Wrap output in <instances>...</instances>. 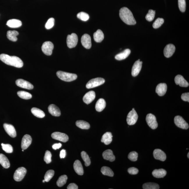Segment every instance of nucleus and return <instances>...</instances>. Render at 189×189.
<instances>
[{
  "label": "nucleus",
  "instance_id": "1",
  "mask_svg": "<svg viewBox=\"0 0 189 189\" xmlns=\"http://www.w3.org/2000/svg\"><path fill=\"white\" fill-rule=\"evenodd\" d=\"M0 60L6 65L13 66L17 68H22L23 66V62L18 57L10 56V55L2 54L0 55Z\"/></svg>",
  "mask_w": 189,
  "mask_h": 189
},
{
  "label": "nucleus",
  "instance_id": "2",
  "mask_svg": "<svg viewBox=\"0 0 189 189\" xmlns=\"http://www.w3.org/2000/svg\"><path fill=\"white\" fill-rule=\"evenodd\" d=\"M119 16L123 21L127 25H135L136 23L133 13L127 8H121L119 11Z\"/></svg>",
  "mask_w": 189,
  "mask_h": 189
},
{
  "label": "nucleus",
  "instance_id": "3",
  "mask_svg": "<svg viewBox=\"0 0 189 189\" xmlns=\"http://www.w3.org/2000/svg\"><path fill=\"white\" fill-rule=\"evenodd\" d=\"M56 75L59 78L66 82H71L77 78V75L74 74L59 71L56 73Z\"/></svg>",
  "mask_w": 189,
  "mask_h": 189
},
{
  "label": "nucleus",
  "instance_id": "4",
  "mask_svg": "<svg viewBox=\"0 0 189 189\" xmlns=\"http://www.w3.org/2000/svg\"><path fill=\"white\" fill-rule=\"evenodd\" d=\"M105 80L102 78L98 77L93 79L89 81L86 84L87 89H91L101 85L105 83Z\"/></svg>",
  "mask_w": 189,
  "mask_h": 189
},
{
  "label": "nucleus",
  "instance_id": "5",
  "mask_svg": "<svg viewBox=\"0 0 189 189\" xmlns=\"http://www.w3.org/2000/svg\"><path fill=\"white\" fill-rule=\"evenodd\" d=\"M78 38L77 34L73 33L71 35L68 36L67 39V43L68 47L72 48L75 47L77 45Z\"/></svg>",
  "mask_w": 189,
  "mask_h": 189
},
{
  "label": "nucleus",
  "instance_id": "6",
  "mask_svg": "<svg viewBox=\"0 0 189 189\" xmlns=\"http://www.w3.org/2000/svg\"><path fill=\"white\" fill-rule=\"evenodd\" d=\"M138 119V115L134 108L130 111L127 116L126 121L129 126L133 125L136 123Z\"/></svg>",
  "mask_w": 189,
  "mask_h": 189
},
{
  "label": "nucleus",
  "instance_id": "7",
  "mask_svg": "<svg viewBox=\"0 0 189 189\" xmlns=\"http://www.w3.org/2000/svg\"><path fill=\"white\" fill-rule=\"evenodd\" d=\"M27 172V169L24 167L18 168L14 174V179L16 181H20L23 179Z\"/></svg>",
  "mask_w": 189,
  "mask_h": 189
},
{
  "label": "nucleus",
  "instance_id": "8",
  "mask_svg": "<svg viewBox=\"0 0 189 189\" xmlns=\"http://www.w3.org/2000/svg\"><path fill=\"white\" fill-rule=\"evenodd\" d=\"M148 125L152 129H155L158 126L155 116L151 114H147L146 118Z\"/></svg>",
  "mask_w": 189,
  "mask_h": 189
},
{
  "label": "nucleus",
  "instance_id": "9",
  "mask_svg": "<svg viewBox=\"0 0 189 189\" xmlns=\"http://www.w3.org/2000/svg\"><path fill=\"white\" fill-rule=\"evenodd\" d=\"M174 122L175 124L179 128L186 130L189 128L188 124L180 116H177L175 117Z\"/></svg>",
  "mask_w": 189,
  "mask_h": 189
},
{
  "label": "nucleus",
  "instance_id": "10",
  "mask_svg": "<svg viewBox=\"0 0 189 189\" xmlns=\"http://www.w3.org/2000/svg\"><path fill=\"white\" fill-rule=\"evenodd\" d=\"M53 48L54 45L53 43L49 41H46L43 43L41 47L43 52L47 55H52Z\"/></svg>",
  "mask_w": 189,
  "mask_h": 189
},
{
  "label": "nucleus",
  "instance_id": "11",
  "mask_svg": "<svg viewBox=\"0 0 189 189\" xmlns=\"http://www.w3.org/2000/svg\"><path fill=\"white\" fill-rule=\"evenodd\" d=\"M51 136L54 139L58 140L64 143H66L69 139L68 136L66 134L58 132L53 133L52 134Z\"/></svg>",
  "mask_w": 189,
  "mask_h": 189
},
{
  "label": "nucleus",
  "instance_id": "12",
  "mask_svg": "<svg viewBox=\"0 0 189 189\" xmlns=\"http://www.w3.org/2000/svg\"><path fill=\"white\" fill-rule=\"evenodd\" d=\"M142 62L140 59L136 61L133 65L132 69L131 74L133 77H135L139 73L142 67Z\"/></svg>",
  "mask_w": 189,
  "mask_h": 189
},
{
  "label": "nucleus",
  "instance_id": "13",
  "mask_svg": "<svg viewBox=\"0 0 189 189\" xmlns=\"http://www.w3.org/2000/svg\"><path fill=\"white\" fill-rule=\"evenodd\" d=\"M17 85L19 87L29 90L32 89L33 86L30 82L22 79L17 80L15 82Z\"/></svg>",
  "mask_w": 189,
  "mask_h": 189
},
{
  "label": "nucleus",
  "instance_id": "14",
  "mask_svg": "<svg viewBox=\"0 0 189 189\" xmlns=\"http://www.w3.org/2000/svg\"><path fill=\"white\" fill-rule=\"evenodd\" d=\"M81 42L83 46L86 49H89L91 47V38L89 35L84 34L81 38Z\"/></svg>",
  "mask_w": 189,
  "mask_h": 189
},
{
  "label": "nucleus",
  "instance_id": "15",
  "mask_svg": "<svg viewBox=\"0 0 189 189\" xmlns=\"http://www.w3.org/2000/svg\"><path fill=\"white\" fill-rule=\"evenodd\" d=\"M153 155L154 158L155 159L162 162L165 161L166 159V154L160 149H156L154 150Z\"/></svg>",
  "mask_w": 189,
  "mask_h": 189
},
{
  "label": "nucleus",
  "instance_id": "16",
  "mask_svg": "<svg viewBox=\"0 0 189 189\" xmlns=\"http://www.w3.org/2000/svg\"><path fill=\"white\" fill-rule=\"evenodd\" d=\"M175 50H176V47L173 44H169L167 45L164 49V56L166 58H170L172 56L174 53Z\"/></svg>",
  "mask_w": 189,
  "mask_h": 189
},
{
  "label": "nucleus",
  "instance_id": "17",
  "mask_svg": "<svg viewBox=\"0 0 189 189\" xmlns=\"http://www.w3.org/2000/svg\"><path fill=\"white\" fill-rule=\"evenodd\" d=\"M5 131L11 137L15 138L16 137V130L14 126L11 124L5 123L3 125Z\"/></svg>",
  "mask_w": 189,
  "mask_h": 189
},
{
  "label": "nucleus",
  "instance_id": "18",
  "mask_svg": "<svg viewBox=\"0 0 189 189\" xmlns=\"http://www.w3.org/2000/svg\"><path fill=\"white\" fill-rule=\"evenodd\" d=\"M32 142V138L30 135H25L22 138L21 147L22 149L26 150L31 144Z\"/></svg>",
  "mask_w": 189,
  "mask_h": 189
},
{
  "label": "nucleus",
  "instance_id": "19",
  "mask_svg": "<svg viewBox=\"0 0 189 189\" xmlns=\"http://www.w3.org/2000/svg\"><path fill=\"white\" fill-rule=\"evenodd\" d=\"M95 93L94 91H91L86 93L83 97V101L88 105L93 102L95 98Z\"/></svg>",
  "mask_w": 189,
  "mask_h": 189
},
{
  "label": "nucleus",
  "instance_id": "20",
  "mask_svg": "<svg viewBox=\"0 0 189 189\" xmlns=\"http://www.w3.org/2000/svg\"><path fill=\"white\" fill-rule=\"evenodd\" d=\"M175 82L177 85H179L181 87H187L189 86L188 82L185 80L184 77L180 75H178L175 78Z\"/></svg>",
  "mask_w": 189,
  "mask_h": 189
},
{
  "label": "nucleus",
  "instance_id": "21",
  "mask_svg": "<svg viewBox=\"0 0 189 189\" xmlns=\"http://www.w3.org/2000/svg\"><path fill=\"white\" fill-rule=\"evenodd\" d=\"M167 90V85L165 83H160L156 88V93L159 96H162L165 94Z\"/></svg>",
  "mask_w": 189,
  "mask_h": 189
},
{
  "label": "nucleus",
  "instance_id": "22",
  "mask_svg": "<svg viewBox=\"0 0 189 189\" xmlns=\"http://www.w3.org/2000/svg\"><path fill=\"white\" fill-rule=\"evenodd\" d=\"M48 112L50 113L54 116L59 117L61 115L60 110L58 107L54 105H50L48 107Z\"/></svg>",
  "mask_w": 189,
  "mask_h": 189
},
{
  "label": "nucleus",
  "instance_id": "23",
  "mask_svg": "<svg viewBox=\"0 0 189 189\" xmlns=\"http://www.w3.org/2000/svg\"><path fill=\"white\" fill-rule=\"evenodd\" d=\"M74 169L75 172L80 176L84 174V171L81 163L79 160H76L74 164Z\"/></svg>",
  "mask_w": 189,
  "mask_h": 189
},
{
  "label": "nucleus",
  "instance_id": "24",
  "mask_svg": "<svg viewBox=\"0 0 189 189\" xmlns=\"http://www.w3.org/2000/svg\"><path fill=\"white\" fill-rule=\"evenodd\" d=\"M102 156L104 159L110 161L111 162H114L115 160V157L114 155L112 150H105L103 152Z\"/></svg>",
  "mask_w": 189,
  "mask_h": 189
},
{
  "label": "nucleus",
  "instance_id": "25",
  "mask_svg": "<svg viewBox=\"0 0 189 189\" xmlns=\"http://www.w3.org/2000/svg\"><path fill=\"white\" fill-rule=\"evenodd\" d=\"M106 103L105 100L103 98L99 99L97 102L95 109L98 112H101L105 108Z\"/></svg>",
  "mask_w": 189,
  "mask_h": 189
},
{
  "label": "nucleus",
  "instance_id": "26",
  "mask_svg": "<svg viewBox=\"0 0 189 189\" xmlns=\"http://www.w3.org/2000/svg\"><path fill=\"white\" fill-rule=\"evenodd\" d=\"M6 25L10 27L15 28L20 27L22 25V22L19 20L12 19L8 21Z\"/></svg>",
  "mask_w": 189,
  "mask_h": 189
},
{
  "label": "nucleus",
  "instance_id": "27",
  "mask_svg": "<svg viewBox=\"0 0 189 189\" xmlns=\"http://www.w3.org/2000/svg\"><path fill=\"white\" fill-rule=\"evenodd\" d=\"M112 133L107 132L102 136L101 141L106 145H109L112 141Z\"/></svg>",
  "mask_w": 189,
  "mask_h": 189
},
{
  "label": "nucleus",
  "instance_id": "28",
  "mask_svg": "<svg viewBox=\"0 0 189 189\" xmlns=\"http://www.w3.org/2000/svg\"><path fill=\"white\" fill-rule=\"evenodd\" d=\"M131 53V51L129 49H126L124 51L116 55L115 58L118 60H122L125 59L129 56Z\"/></svg>",
  "mask_w": 189,
  "mask_h": 189
},
{
  "label": "nucleus",
  "instance_id": "29",
  "mask_svg": "<svg viewBox=\"0 0 189 189\" xmlns=\"http://www.w3.org/2000/svg\"><path fill=\"white\" fill-rule=\"evenodd\" d=\"M167 174V172L163 169L154 170L152 173V175L157 178H164Z\"/></svg>",
  "mask_w": 189,
  "mask_h": 189
},
{
  "label": "nucleus",
  "instance_id": "30",
  "mask_svg": "<svg viewBox=\"0 0 189 189\" xmlns=\"http://www.w3.org/2000/svg\"><path fill=\"white\" fill-rule=\"evenodd\" d=\"M0 164L5 169H8L10 166L8 158L3 154H0Z\"/></svg>",
  "mask_w": 189,
  "mask_h": 189
},
{
  "label": "nucleus",
  "instance_id": "31",
  "mask_svg": "<svg viewBox=\"0 0 189 189\" xmlns=\"http://www.w3.org/2000/svg\"><path fill=\"white\" fill-rule=\"evenodd\" d=\"M93 38L96 42L100 43L104 38V34L100 29H98L93 34Z\"/></svg>",
  "mask_w": 189,
  "mask_h": 189
},
{
  "label": "nucleus",
  "instance_id": "32",
  "mask_svg": "<svg viewBox=\"0 0 189 189\" xmlns=\"http://www.w3.org/2000/svg\"><path fill=\"white\" fill-rule=\"evenodd\" d=\"M18 34V32L16 31H9L7 33V37L10 41L15 42L17 40V36Z\"/></svg>",
  "mask_w": 189,
  "mask_h": 189
},
{
  "label": "nucleus",
  "instance_id": "33",
  "mask_svg": "<svg viewBox=\"0 0 189 189\" xmlns=\"http://www.w3.org/2000/svg\"><path fill=\"white\" fill-rule=\"evenodd\" d=\"M31 111L33 115L39 118H43L45 116L44 112L38 108L33 107L31 109Z\"/></svg>",
  "mask_w": 189,
  "mask_h": 189
},
{
  "label": "nucleus",
  "instance_id": "34",
  "mask_svg": "<svg viewBox=\"0 0 189 189\" xmlns=\"http://www.w3.org/2000/svg\"><path fill=\"white\" fill-rule=\"evenodd\" d=\"M76 125L78 127L82 129H88L90 128L89 123L84 121H77L76 122Z\"/></svg>",
  "mask_w": 189,
  "mask_h": 189
},
{
  "label": "nucleus",
  "instance_id": "35",
  "mask_svg": "<svg viewBox=\"0 0 189 189\" xmlns=\"http://www.w3.org/2000/svg\"><path fill=\"white\" fill-rule=\"evenodd\" d=\"M101 172L104 175L112 177L114 176V173L110 168L107 166H103L101 169Z\"/></svg>",
  "mask_w": 189,
  "mask_h": 189
},
{
  "label": "nucleus",
  "instance_id": "36",
  "mask_svg": "<svg viewBox=\"0 0 189 189\" xmlns=\"http://www.w3.org/2000/svg\"><path fill=\"white\" fill-rule=\"evenodd\" d=\"M17 94L20 98L25 100H29L32 98V95L31 93L27 91H19Z\"/></svg>",
  "mask_w": 189,
  "mask_h": 189
},
{
  "label": "nucleus",
  "instance_id": "37",
  "mask_svg": "<svg viewBox=\"0 0 189 189\" xmlns=\"http://www.w3.org/2000/svg\"><path fill=\"white\" fill-rule=\"evenodd\" d=\"M143 188L144 189H159L160 188L158 184L153 183H147L144 184Z\"/></svg>",
  "mask_w": 189,
  "mask_h": 189
},
{
  "label": "nucleus",
  "instance_id": "38",
  "mask_svg": "<svg viewBox=\"0 0 189 189\" xmlns=\"http://www.w3.org/2000/svg\"><path fill=\"white\" fill-rule=\"evenodd\" d=\"M66 175H64L60 176L57 181L56 184L59 187L63 186L66 183L67 180Z\"/></svg>",
  "mask_w": 189,
  "mask_h": 189
},
{
  "label": "nucleus",
  "instance_id": "39",
  "mask_svg": "<svg viewBox=\"0 0 189 189\" xmlns=\"http://www.w3.org/2000/svg\"><path fill=\"white\" fill-rule=\"evenodd\" d=\"M81 156L85 162V165L86 166H89L91 165V161L87 154L85 152L83 151L81 152Z\"/></svg>",
  "mask_w": 189,
  "mask_h": 189
},
{
  "label": "nucleus",
  "instance_id": "40",
  "mask_svg": "<svg viewBox=\"0 0 189 189\" xmlns=\"http://www.w3.org/2000/svg\"><path fill=\"white\" fill-rule=\"evenodd\" d=\"M1 146H2L3 150L5 152H6V153H12L13 152V147L9 144H4L2 143L1 144Z\"/></svg>",
  "mask_w": 189,
  "mask_h": 189
},
{
  "label": "nucleus",
  "instance_id": "41",
  "mask_svg": "<svg viewBox=\"0 0 189 189\" xmlns=\"http://www.w3.org/2000/svg\"><path fill=\"white\" fill-rule=\"evenodd\" d=\"M54 174V171L53 170H49L46 173L44 176V179L45 182L49 181Z\"/></svg>",
  "mask_w": 189,
  "mask_h": 189
},
{
  "label": "nucleus",
  "instance_id": "42",
  "mask_svg": "<svg viewBox=\"0 0 189 189\" xmlns=\"http://www.w3.org/2000/svg\"><path fill=\"white\" fill-rule=\"evenodd\" d=\"M155 11L152 10H149L148 13L146 16V19L149 22L152 21L155 18Z\"/></svg>",
  "mask_w": 189,
  "mask_h": 189
},
{
  "label": "nucleus",
  "instance_id": "43",
  "mask_svg": "<svg viewBox=\"0 0 189 189\" xmlns=\"http://www.w3.org/2000/svg\"><path fill=\"white\" fill-rule=\"evenodd\" d=\"M164 20L162 18H158L155 20L153 24V27L154 29L159 28L164 23Z\"/></svg>",
  "mask_w": 189,
  "mask_h": 189
},
{
  "label": "nucleus",
  "instance_id": "44",
  "mask_svg": "<svg viewBox=\"0 0 189 189\" xmlns=\"http://www.w3.org/2000/svg\"><path fill=\"white\" fill-rule=\"evenodd\" d=\"M77 18L84 21H86L89 18V15L84 12H80L77 15Z\"/></svg>",
  "mask_w": 189,
  "mask_h": 189
},
{
  "label": "nucleus",
  "instance_id": "45",
  "mask_svg": "<svg viewBox=\"0 0 189 189\" xmlns=\"http://www.w3.org/2000/svg\"><path fill=\"white\" fill-rule=\"evenodd\" d=\"M138 154L137 152L133 151L129 153L128 156V158L133 162H135L137 160Z\"/></svg>",
  "mask_w": 189,
  "mask_h": 189
},
{
  "label": "nucleus",
  "instance_id": "46",
  "mask_svg": "<svg viewBox=\"0 0 189 189\" xmlns=\"http://www.w3.org/2000/svg\"><path fill=\"white\" fill-rule=\"evenodd\" d=\"M178 6L180 11L183 13L185 12L186 8L185 0H178Z\"/></svg>",
  "mask_w": 189,
  "mask_h": 189
},
{
  "label": "nucleus",
  "instance_id": "47",
  "mask_svg": "<svg viewBox=\"0 0 189 189\" xmlns=\"http://www.w3.org/2000/svg\"><path fill=\"white\" fill-rule=\"evenodd\" d=\"M52 154L49 151H46L45 153L44 160L47 164H49L52 162Z\"/></svg>",
  "mask_w": 189,
  "mask_h": 189
},
{
  "label": "nucleus",
  "instance_id": "48",
  "mask_svg": "<svg viewBox=\"0 0 189 189\" xmlns=\"http://www.w3.org/2000/svg\"><path fill=\"white\" fill-rule=\"evenodd\" d=\"M54 19L53 18H50L48 20L45 24L46 29H51L54 25Z\"/></svg>",
  "mask_w": 189,
  "mask_h": 189
},
{
  "label": "nucleus",
  "instance_id": "49",
  "mask_svg": "<svg viewBox=\"0 0 189 189\" xmlns=\"http://www.w3.org/2000/svg\"><path fill=\"white\" fill-rule=\"evenodd\" d=\"M128 172L130 174L136 175L138 174L139 171L138 169L137 168L132 167L128 169Z\"/></svg>",
  "mask_w": 189,
  "mask_h": 189
},
{
  "label": "nucleus",
  "instance_id": "50",
  "mask_svg": "<svg viewBox=\"0 0 189 189\" xmlns=\"http://www.w3.org/2000/svg\"><path fill=\"white\" fill-rule=\"evenodd\" d=\"M181 98L183 101L189 102V93H183L181 95Z\"/></svg>",
  "mask_w": 189,
  "mask_h": 189
},
{
  "label": "nucleus",
  "instance_id": "51",
  "mask_svg": "<svg viewBox=\"0 0 189 189\" xmlns=\"http://www.w3.org/2000/svg\"><path fill=\"white\" fill-rule=\"evenodd\" d=\"M68 189H78V187L74 183H71L69 184L68 186H67Z\"/></svg>",
  "mask_w": 189,
  "mask_h": 189
},
{
  "label": "nucleus",
  "instance_id": "52",
  "mask_svg": "<svg viewBox=\"0 0 189 189\" xmlns=\"http://www.w3.org/2000/svg\"><path fill=\"white\" fill-rule=\"evenodd\" d=\"M62 146V144L60 143L55 144L52 146V148L55 150L60 149Z\"/></svg>",
  "mask_w": 189,
  "mask_h": 189
},
{
  "label": "nucleus",
  "instance_id": "53",
  "mask_svg": "<svg viewBox=\"0 0 189 189\" xmlns=\"http://www.w3.org/2000/svg\"><path fill=\"white\" fill-rule=\"evenodd\" d=\"M60 157L61 158H64L66 156V151L65 150H62L60 153Z\"/></svg>",
  "mask_w": 189,
  "mask_h": 189
},
{
  "label": "nucleus",
  "instance_id": "54",
  "mask_svg": "<svg viewBox=\"0 0 189 189\" xmlns=\"http://www.w3.org/2000/svg\"><path fill=\"white\" fill-rule=\"evenodd\" d=\"M187 157L188 158H189V153L188 152V154H187Z\"/></svg>",
  "mask_w": 189,
  "mask_h": 189
},
{
  "label": "nucleus",
  "instance_id": "55",
  "mask_svg": "<svg viewBox=\"0 0 189 189\" xmlns=\"http://www.w3.org/2000/svg\"><path fill=\"white\" fill-rule=\"evenodd\" d=\"M45 179H44V180H43V183H45Z\"/></svg>",
  "mask_w": 189,
  "mask_h": 189
}]
</instances>
